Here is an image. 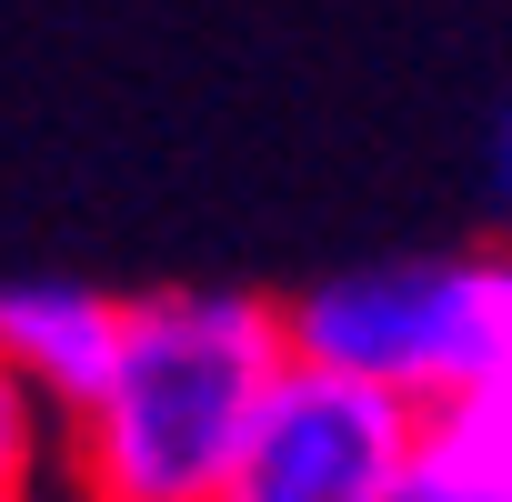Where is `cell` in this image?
I'll return each mask as SVG.
<instances>
[{
    "label": "cell",
    "mask_w": 512,
    "mask_h": 502,
    "mask_svg": "<svg viewBox=\"0 0 512 502\" xmlns=\"http://www.w3.org/2000/svg\"><path fill=\"white\" fill-rule=\"evenodd\" d=\"M292 362V302L161 292L131 302L101 402L71 422V482L101 502H241L262 402Z\"/></svg>",
    "instance_id": "obj_1"
},
{
    "label": "cell",
    "mask_w": 512,
    "mask_h": 502,
    "mask_svg": "<svg viewBox=\"0 0 512 502\" xmlns=\"http://www.w3.org/2000/svg\"><path fill=\"white\" fill-rule=\"evenodd\" d=\"M292 352L372 372L412 402H452L512 362V251L332 272L292 302Z\"/></svg>",
    "instance_id": "obj_2"
},
{
    "label": "cell",
    "mask_w": 512,
    "mask_h": 502,
    "mask_svg": "<svg viewBox=\"0 0 512 502\" xmlns=\"http://www.w3.org/2000/svg\"><path fill=\"white\" fill-rule=\"evenodd\" d=\"M412 442H422L412 392L292 352L262 402V432H251L241 502H402Z\"/></svg>",
    "instance_id": "obj_3"
},
{
    "label": "cell",
    "mask_w": 512,
    "mask_h": 502,
    "mask_svg": "<svg viewBox=\"0 0 512 502\" xmlns=\"http://www.w3.org/2000/svg\"><path fill=\"white\" fill-rule=\"evenodd\" d=\"M121 332H131V302H111L91 282H11L0 292V352L21 362V382L61 422H81L101 402V382L121 362Z\"/></svg>",
    "instance_id": "obj_4"
},
{
    "label": "cell",
    "mask_w": 512,
    "mask_h": 502,
    "mask_svg": "<svg viewBox=\"0 0 512 502\" xmlns=\"http://www.w3.org/2000/svg\"><path fill=\"white\" fill-rule=\"evenodd\" d=\"M402 502H512V392L502 382L422 402V442H412Z\"/></svg>",
    "instance_id": "obj_5"
},
{
    "label": "cell",
    "mask_w": 512,
    "mask_h": 502,
    "mask_svg": "<svg viewBox=\"0 0 512 502\" xmlns=\"http://www.w3.org/2000/svg\"><path fill=\"white\" fill-rule=\"evenodd\" d=\"M51 432H71L31 382H21V362L0 352V502H21V492H41L51 482Z\"/></svg>",
    "instance_id": "obj_6"
},
{
    "label": "cell",
    "mask_w": 512,
    "mask_h": 502,
    "mask_svg": "<svg viewBox=\"0 0 512 502\" xmlns=\"http://www.w3.org/2000/svg\"><path fill=\"white\" fill-rule=\"evenodd\" d=\"M492 211H502V231H512V111H502V131H492Z\"/></svg>",
    "instance_id": "obj_7"
},
{
    "label": "cell",
    "mask_w": 512,
    "mask_h": 502,
    "mask_svg": "<svg viewBox=\"0 0 512 502\" xmlns=\"http://www.w3.org/2000/svg\"><path fill=\"white\" fill-rule=\"evenodd\" d=\"M492 382H502V392H512V362H502V372H492Z\"/></svg>",
    "instance_id": "obj_8"
}]
</instances>
